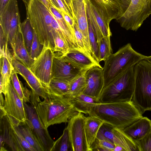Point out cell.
Segmentation results:
<instances>
[{
    "instance_id": "6da1fadb",
    "label": "cell",
    "mask_w": 151,
    "mask_h": 151,
    "mask_svg": "<svg viewBox=\"0 0 151 151\" xmlns=\"http://www.w3.org/2000/svg\"><path fill=\"white\" fill-rule=\"evenodd\" d=\"M26 7L27 18L42 45L53 51L55 39L58 35L67 44L64 34L54 15L40 0H30Z\"/></svg>"
},
{
    "instance_id": "7a4b0ae2",
    "label": "cell",
    "mask_w": 151,
    "mask_h": 151,
    "mask_svg": "<svg viewBox=\"0 0 151 151\" xmlns=\"http://www.w3.org/2000/svg\"><path fill=\"white\" fill-rule=\"evenodd\" d=\"M88 114L121 129L142 116L132 101L96 104Z\"/></svg>"
},
{
    "instance_id": "3957f363",
    "label": "cell",
    "mask_w": 151,
    "mask_h": 151,
    "mask_svg": "<svg viewBox=\"0 0 151 151\" xmlns=\"http://www.w3.org/2000/svg\"><path fill=\"white\" fill-rule=\"evenodd\" d=\"M35 107L40 119L47 128L55 124L68 122L77 112L68 98L50 93Z\"/></svg>"
},
{
    "instance_id": "277c9868",
    "label": "cell",
    "mask_w": 151,
    "mask_h": 151,
    "mask_svg": "<svg viewBox=\"0 0 151 151\" xmlns=\"http://www.w3.org/2000/svg\"><path fill=\"white\" fill-rule=\"evenodd\" d=\"M146 56L134 50L130 43L112 53L104 61L103 68L104 87Z\"/></svg>"
},
{
    "instance_id": "5b68a950",
    "label": "cell",
    "mask_w": 151,
    "mask_h": 151,
    "mask_svg": "<svg viewBox=\"0 0 151 151\" xmlns=\"http://www.w3.org/2000/svg\"><path fill=\"white\" fill-rule=\"evenodd\" d=\"M134 90L132 101L142 114L151 111V63L143 59L134 66Z\"/></svg>"
},
{
    "instance_id": "8992f818",
    "label": "cell",
    "mask_w": 151,
    "mask_h": 151,
    "mask_svg": "<svg viewBox=\"0 0 151 151\" xmlns=\"http://www.w3.org/2000/svg\"><path fill=\"white\" fill-rule=\"evenodd\" d=\"M134 66L104 88L99 99L100 103L132 101L135 86Z\"/></svg>"
},
{
    "instance_id": "52a82bcc",
    "label": "cell",
    "mask_w": 151,
    "mask_h": 151,
    "mask_svg": "<svg viewBox=\"0 0 151 151\" xmlns=\"http://www.w3.org/2000/svg\"><path fill=\"white\" fill-rule=\"evenodd\" d=\"M0 148L6 144L14 151H35L20 133L17 121L6 115L0 117Z\"/></svg>"
},
{
    "instance_id": "ba28073f",
    "label": "cell",
    "mask_w": 151,
    "mask_h": 151,
    "mask_svg": "<svg viewBox=\"0 0 151 151\" xmlns=\"http://www.w3.org/2000/svg\"><path fill=\"white\" fill-rule=\"evenodd\" d=\"M151 0H131L125 12L117 20L127 30L137 31L150 14Z\"/></svg>"
},
{
    "instance_id": "9c48e42d",
    "label": "cell",
    "mask_w": 151,
    "mask_h": 151,
    "mask_svg": "<svg viewBox=\"0 0 151 151\" xmlns=\"http://www.w3.org/2000/svg\"><path fill=\"white\" fill-rule=\"evenodd\" d=\"M20 15L17 0H10L0 13V30L12 50L14 48L15 38L21 28Z\"/></svg>"
},
{
    "instance_id": "30bf717a",
    "label": "cell",
    "mask_w": 151,
    "mask_h": 151,
    "mask_svg": "<svg viewBox=\"0 0 151 151\" xmlns=\"http://www.w3.org/2000/svg\"><path fill=\"white\" fill-rule=\"evenodd\" d=\"M88 22L91 25L99 41L103 37H110L111 20L104 11L91 0H84Z\"/></svg>"
},
{
    "instance_id": "8fae6325",
    "label": "cell",
    "mask_w": 151,
    "mask_h": 151,
    "mask_svg": "<svg viewBox=\"0 0 151 151\" xmlns=\"http://www.w3.org/2000/svg\"><path fill=\"white\" fill-rule=\"evenodd\" d=\"M27 119L25 121L31 129L43 151H51L54 141L38 117L35 106L24 102Z\"/></svg>"
},
{
    "instance_id": "7c38bea8",
    "label": "cell",
    "mask_w": 151,
    "mask_h": 151,
    "mask_svg": "<svg viewBox=\"0 0 151 151\" xmlns=\"http://www.w3.org/2000/svg\"><path fill=\"white\" fill-rule=\"evenodd\" d=\"M54 53L50 47L43 46L40 55L29 68L42 85L47 88L52 79V68Z\"/></svg>"
},
{
    "instance_id": "4fadbf2b",
    "label": "cell",
    "mask_w": 151,
    "mask_h": 151,
    "mask_svg": "<svg viewBox=\"0 0 151 151\" xmlns=\"http://www.w3.org/2000/svg\"><path fill=\"white\" fill-rule=\"evenodd\" d=\"M12 63L14 70L22 76L31 88L30 101L32 104L35 106L40 101V96L45 99L50 93L28 67L13 57Z\"/></svg>"
},
{
    "instance_id": "5bb4252c",
    "label": "cell",
    "mask_w": 151,
    "mask_h": 151,
    "mask_svg": "<svg viewBox=\"0 0 151 151\" xmlns=\"http://www.w3.org/2000/svg\"><path fill=\"white\" fill-rule=\"evenodd\" d=\"M86 117L76 112L69 119L67 127L73 151H90L86 135Z\"/></svg>"
},
{
    "instance_id": "9a60e30c",
    "label": "cell",
    "mask_w": 151,
    "mask_h": 151,
    "mask_svg": "<svg viewBox=\"0 0 151 151\" xmlns=\"http://www.w3.org/2000/svg\"><path fill=\"white\" fill-rule=\"evenodd\" d=\"M4 96V105L0 106V109L3 110L6 115L18 122H25L27 117L24 101L15 90L11 81L8 85L7 92Z\"/></svg>"
},
{
    "instance_id": "2e32d148",
    "label": "cell",
    "mask_w": 151,
    "mask_h": 151,
    "mask_svg": "<svg viewBox=\"0 0 151 151\" xmlns=\"http://www.w3.org/2000/svg\"><path fill=\"white\" fill-rule=\"evenodd\" d=\"M82 70L64 60L61 55H54L52 68V78L70 83Z\"/></svg>"
},
{
    "instance_id": "e0dca14e",
    "label": "cell",
    "mask_w": 151,
    "mask_h": 151,
    "mask_svg": "<svg viewBox=\"0 0 151 151\" xmlns=\"http://www.w3.org/2000/svg\"><path fill=\"white\" fill-rule=\"evenodd\" d=\"M85 78L86 86L83 93L99 100L104 87L103 68H91L86 72Z\"/></svg>"
},
{
    "instance_id": "ac0fdd59",
    "label": "cell",
    "mask_w": 151,
    "mask_h": 151,
    "mask_svg": "<svg viewBox=\"0 0 151 151\" xmlns=\"http://www.w3.org/2000/svg\"><path fill=\"white\" fill-rule=\"evenodd\" d=\"M73 18L83 38L86 51L92 55L89 39L88 24L84 0H73Z\"/></svg>"
},
{
    "instance_id": "d6986e66",
    "label": "cell",
    "mask_w": 151,
    "mask_h": 151,
    "mask_svg": "<svg viewBox=\"0 0 151 151\" xmlns=\"http://www.w3.org/2000/svg\"><path fill=\"white\" fill-rule=\"evenodd\" d=\"M61 56L64 60L82 70L94 66L103 68L92 56L79 50H69Z\"/></svg>"
},
{
    "instance_id": "ffe728a7",
    "label": "cell",
    "mask_w": 151,
    "mask_h": 151,
    "mask_svg": "<svg viewBox=\"0 0 151 151\" xmlns=\"http://www.w3.org/2000/svg\"><path fill=\"white\" fill-rule=\"evenodd\" d=\"M122 129L135 142L151 132V120L146 117L142 116Z\"/></svg>"
},
{
    "instance_id": "44dd1931",
    "label": "cell",
    "mask_w": 151,
    "mask_h": 151,
    "mask_svg": "<svg viewBox=\"0 0 151 151\" xmlns=\"http://www.w3.org/2000/svg\"><path fill=\"white\" fill-rule=\"evenodd\" d=\"M12 60V55L10 52L0 57V93L4 95L7 92L8 85L11 81L14 69Z\"/></svg>"
},
{
    "instance_id": "7402d4cb",
    "label": "cell",
    "mask_w": 151,
    "mask_h": 151,
    "mask_svg": "<svg viewBox=\"0 0 151 151\" xmlns=\"http://www.w3.org/2000/svg\"><path fill=\"white\" fill-rule=\"evenodd\" d=\"M12 57L29 68L34 60L30 57L27 49L21 29L15 38Z\"/></svg>"
},
{
    "instance_id": "603a6c76",
    "label": "cell",
    "mask_w": 151,
    "mask_h": 151,
    "mask_svg": "<svg viewBox=\"0 0 151 151\" xmlns=\"http://www.w3.org/2000/svg\"><path fill=\"white\" fill-rule=\"evenodd\" d=\"M102 9L111 21L117 20L123 14L121 0H91Z\"/></svg>"
},
{
    "instance_id": "cb8c5ba5",
    "label": "cell",
    "mask_w": 151,
    "mask_h": 151,
    "mask_svg": "<svg viewBox=\"0 0 151 151\" xmlns=\"http://www.w3.org/2000/svg\"><path fill=\"white\" fill-rule=\"evenodd\" d=\"M104 122L99 118L89 116L86 117L85 129L86 137L90 151L94 144L98 131Z\"/></svg>"
},
{
    "instance_id": "d4e9b609",
    "label": "cell",
    "mask_w": 151,
    "mask_h": 151,
    "mask_svg": "<svg viewBox=\"0 0 151 151\" xmlns=\"http://www.w3.org/2000/svg\"><path fill=\"white\" fill-rule=\"evenodd\" d=\"M68 99L77 111L85 114H88L95 104L100 103L99 99L83 93Z\"/></svg>"
},
{
    "instance_id": "484cf974",
    "label": "cell",
    "mask_w": 151,
    "mask_h": 151,
    "mask_svg": "<svg viewBox=\"0 0 151 151\" xmlns=\"http://www.w3.org/2000/svg\"><path fill=\"white\" fill-rule=\"evenodd\" d=\"M113 132L115 145L121 147L125 151H139L136 143L129 138L122 129L114 126Z\"/></svg>"
},
{
    "instance_id": "4316f807",
    "label": "cell",
    "mask_w": 151,
    "mask_h": 151,
    "mask_svg": "<svg viewBox=\"0 0 151 151\" xmlns=\"http://www.w3.org/2000/svg\"><path fill=\"white\" fill-rule=\"evenodd\" d=\"M90 69L82 70L71 81L70 83L69 93L66 97L70 98L83 93L86 86V74Z\"/></svg>"
},
{
    "instance_id": "83f0119b",
    "label": "cell",
    "mask_w": 151,
    "mask_h": 151,
    "mask_svg": "<svg viewBox=\"0 0 151 151\" xmlns=\"http://www.w3.org/2000/svg\"><path fill=\"white\" fill-rule=\"evenodd\" d=\"M19 129L26 142L35 151H43L39 143L36 139L30 127L25 122L17 121Z\"/></svg>"
},
{
    "instance_id": "f1b7e54d",
    "label": "cell",
    "mask_w": 151,
    "mask_h": 151,
    "mask_svg": "<svg viewBox=\"0 0 151 151\" xmlns=\"http://www.w3.org/2000/svg\"><path fill=\"white\" fill-rule=\"evenodd\" d=\"M51 151H73L67 127L64 129L60 137L54 141Z\"/></svg>"
},
{
    "instance_id": "f546056e",
    "label": "cell",
    "mask_w": 151,
    "mask_h": 151,
    "mask_svg": "<svg viewBox=\"0 0 151 151\" xmlns=\"http://www.w3.org/2000/svg\"><path fill=\"white\" fill-rule=\"evenodd\" d=\"M47 88L50 93L66 97L69 93L70 83L52 78Z\"/></svg>"
},
{
    "instance_id": "4dcf8cb0",
    "label": "cell",
    "mask_w": 151,
    "mask_h": 151,
    "mask_svg": "<svg viewBox=\"0 0 151 151\" xmlns=\"http://www.w3.org/2000/svg\"><path fill=\"white\" fill-rule=\"evenodd\" d=\"M17 74L14 69L11 78L12 85L24 102L26 103L29 102L30 101L31 92L24 86L22 82L19 79Z\"/></svg>"
},
{
    "instance_id": "1f68e13d",
    "label": "cell",
    "mask_w": 151,
    "mask_h": 151,
    "mask_svg": "<svg viewBox=\"0 0 151 151\" xmlns=\"http://www.w3.org/2000/svg\"><path fill=\"white\" fill-rule=\"evenodd\" d=\"M21 29L27 49L30 55L34 37V31L29 20L27 18H26L21 23Z\"/></svg>"
},
{
    "instance_id": "d6a6232c",
    "label": "cell",
    "mask_w": 151,
    "mask_h": 151,
    "mask_svg": "<svg viewBox=\"0 0 151 151\" xmlns=\"http://www.w3.org/2000/svg\"><path fill=\"white\" fill-rule=\"evenodd\" d=\"M110 37H103L97 42L100 61H104L112 53Z\"/></svg>"
},
{
    "instance_id": "836d02e7",
    "label": "cell",
    "mask_w": 151,
    "mask_h": 151,
    "mask_svg": "<svg viewBox=\"0 0 151 151\" xmlns=\"http://www.w3.org/2000/svg\"><path fill=\"white\" fill-rule=\"evenodd\" d=\"M113 127L109 124L104 122L100 127L96 138L106 140L114 144L113 132Z\"/></svg>"
},
{
    "instance_id": "e575fe53",
    "label": "cell",
    "mask_w": 151,
    "mask_h": 151,
    "mask_svg": "<svg viewBox=\"0 0 151 151\" xmlns=\"http://www.w3.org/2000/svg\"><path fill=\"white\" fill-rule=\"evenodd\" d=\"M89 39L92 56L99 63L100 62L97 39L91 24L88 22Z\"/></svg>"
},
{
    "instance_id": "d590c367",
    "label": "cell",
    "mask_w": 151,
    "mask_h": 151,
    "mask_svg": "<svg viewBox=\"0 0 151 151\" xmlns=\"http://www.w3.org/2000/svg\"><path fill=\"white\" fill-rule=\"evenodd\" d=\"M115 147V145L110 141L96 138L92 151H114Z\"/></svg>"
},
{
    "instance_id": "8d00e7d4",
    "label": "cell",
    "mask_w": 151,
    "mask_h": 151,
    "mask_svg": "<svg viewBox=\"0 0 151 151\" xmlns=\"http://www.w3.org/2000/svg\"><path fill=\"white\" fill-rule=\"evenodd\" d=\"M54 42L55 47L53 52L55 55H62L69 50L66 42L59 36L55 37Z\"/></svg>"
},
{
    "instance_id": "74e56055",
    "label": "cell",
    "mask_w": 151,
    "mask_h": 151,
    "mask_svg": "<svg viewBox=\"0 0 151 151\" xmlns=\"http://www.w3.org/2000/svg\"><path fill=\"white\" fill-rule=\"evenodd\" d=\"M43 47V46L40 43L36 33L34 31V37L30 53L31 58L34 60L36 59L41 53Z\"/></svg>"
},
{
    "instance_id": "f35d334b",
    "label": "cell",
    "mask_w": 151,
    "mask_h": 151,
    "mask_svg": "<svg viewBox=\"0 0 151 151\" xmlns=\"http://www.w3.org/2000/svg\"><path fill=\"white\" fill-rule=\"evenodd\" d=\"M135 143L139 151H151V132Z\"/></svg>"
},
{
    "instance_id": "ab89813d",
    "label": "cell",
    "mask_w": 151,
    "mask_h": 151,
    "mask_svg": "<svg viewBox=\"0 0 151 151\" xmlns=\"http://www.w3.org/2000/svg\"><path fill=\"white\" fill-rule=\"evenodd\" d=\"M73 30L80 50L89 54L86 50L83 35L80 30L76 22L74 20Z\"/></svg>"
},
{
    "instance_id": "60d3db41",
    "label": "cell",
    "mask_w": 151,
    "mask_h": 151,
    "mask_svg": "<svg viewBox=\"0 0 151 151\" xmlns=\"http://www.w3.org/2000/svg\"><path fill=\"white\" fill-rule=\"evenodd\" d=\"M66 22L73 29L74 20L67 14L61 12Z\"/></svg>"
},
{
    "instance_id": "b9f144b4",
    "label": "cell",
    "mask_w": 151,
    "mask_h": 151,
    "mask_svg": "<svg viewBox=\"0 0 151 151\" xmlns=\"http://www.w3.org/2000/svg\"><path fill=\"white\" fill-rule=\"evenodd\" d=\"M121 1L124 14L129 7L131 2V0H121Z\"/></svg>"
},
{
    "instance_id": "7bdbcfd3",
    "label": "cell",
    "mask_w": 151,
    "mask_h": 151,
    "mask_svg": "<svg viewBox=\"0 0 151 151\" xmlns=\"http://www.w3.org/2000/svg\"><path fill=\"white\" fill-rule=\"evenodd\" d=\"M68 9L70 12V14L72 16L73 15V0H64Z\"/></svg>"
},
{
    "instance_id": "ee69618b",
    "label": "cell",
    "mask_w": 151,
    "mask_h": 151,
    "mask_svg": "<svg viewBox=\"0 0 151 151\" xmlns=\"http://www.w3.org/2000/svg\"><path fill=\"white\" fill-rule=\"evenodd\" d=\"M10 0H0V13L4 10Z\"/></svg>"
},
{
    "instance_id": "f6af8a7d",
    "label": "cell",
    "mask_w": 151,
    "mask_h": 151,
    "mask_svg": "<svg viewBox=\"0 0 151 151\" xmlns=\"http://www.w3.org/2000/svg\"><path fill=\"white\" fill-rule=\"evenodd\" d=\"M49 9L51 5H52L50 0H40Z\"/></svg>"
},
{
    "instance_id": "bcb514c9",
    "label": "cell",
    "mask_w": 151,
    "mask_h": 151,
    "mask_svg": "<svg viewBox=\"0 0 151 151\" xmlns=\"http://www.w3.org/2000/svg\"><path fill=\"white\" fill-rule=\"evenodd\" d=\"M52 4L57 9H61L56 0H50Z\"/></svg>"
},
{
    "instance_id": "7dc6e473",
    "label": "cell",
    "mask_w": 151,
    "mask_h": 151,
    "mask_svg": "<svg viewBox=\"0 0 151 151\" xmlns=\"http://www.w3.org/2000/svg\"><path fill=\"white\" fill-rule=\"evenodd\" d=\"M115 145L114 151H125L121 147L117 145Z\"/></svg>"
},
{
    "instance_id": "c3c4849f",
    "label": "cell",
    "mask_w": 151,
    "mask_h": 151,
    "mask_svg": "<svg viewBox=\"0 0 151 151\" xmlns=\"http://www.w3.org/2000/svg\"><path fill=\"white\" fill-rule=\"evenodd\" d=\"M24 3L25 7L28 4L30 0H22Z\"/></svg>"
},
{
    "instance_id": "681fc988",
    "label": "cell",
    "mask_w": 151,
    "mask_h": 151,
    "mask_svg": "<svg viewBox=\"0 0 151 151\" xmlns=\"http://www.w3.org/2000/svg\"><path fill=\"white\" fill-rule=\"evenodd\" d=\"M144 59L148 61L151 63V55L148 56H146Z\"/></svg>"
},
{
    "instance_id": "f907efd6",
    "label": "cell",
    "mask_w": 151,
    "mask_h": 151,
    "mask_svg": "<svg viewBox=\"0 0 151 151\" xmlns=\"http://www.w3.org/2000/svg\"><path fill=\"white\" fill-rule=\"evenodd\" d=\"M61 0L62 1V2H63V4H64V5H65V7L66 8V9H67V10H68V11L69 12V10H68V8H67V6H66V4H65V1H64V0ZM71 16H72V15H71Z\"/></svg>"
},
{
    "instance_id": "816d5d0a",
    "label": "cell",
    "mask_w": 151,
    "mask_h": 151,
    "mask_svg": "<svg viewBox=\"0 0 151 151\" xmlns=\"http://www.w3.org/2000/svg\"><path fill=\"white\" fill-rule=\"evenodd\" d=\"M150 14H151V2H150Z\"/></svg>"
}]
</instances>
